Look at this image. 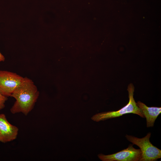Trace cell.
Wrapping results in <instances>:
<instances>
[{"mask_svg":"<svg viewBox=\"0 0 161 161\" xmlns=\"http://www.w3.org/2000/svg\"><path fill=\"white\" fill-rule=\"evenodd\" d=\"M39 94L37 87L32 80L24 77L11 95L16 101L10 109L11 112L13 114L21 112L27 115L33 109Z\"/></svg>","mask_w":161,"mask_h":161,"instance_id":"6da1fadb","label":"cell"},{"mask_svg":"<svg viewBox=\"0 0 161 161\" xmlns=\"http://www.w3.org/2000/svg\"><path fill=\"white\" fill-rule=\"evenodd\" d=\"M127 90L129 100L127 104L117 111L102 112L96 114L91 117L92 120L98 122L120 117L129 113L136 114L142 118H144L141 110L137 106L134 98V87L132 83H131L129 85Z\"/></svg>","mask_w":161,"mask_h":161,"instance_id":"7a4b0ae2","label":"cell"},{"mask_svg":"<svg viewBox=\"0 0 161 161\" xmlns=\"http://www.w3.org/2000/svg\"><path fill=\"white\" fill-rule=\"evenodd\" d=\"M151 134L149 132L142 138L127 134L125 136L129 141L140 148L141 156L139 161H155L161 158V150L154 146L150 141Z\"/></svg>","mask_w":161,"mask_h":161,"instance_id":"3957f363","label":"cell"},{"mask_svg":"<svg viewBox=\"0 0 161 161\" xmlns=\"http://www.w3.org/2000/svg\"><path fill=\"white\" fill-rule=\"evenodd\" d=\"M24 78L16 73L0 70V93L8 97L23 80Z\"/></svg>","mask_w":161,"mask_h":161,"instance_id":"277c9868","label":"cell"},{"mask_svg":"<svg viewBox=\"0 0 161 161\" xmlns=\"http://www.w3.org/2000/svg\"><path fill=\"white\" fill-rule=\"evenodd\" d=\"M133 145L130 144L127 148L112 154H101L97 156L103 161H139L141 156V151L134 148Z\"/></svg>","mask_w":161,"mask_h":161,"instance_id":"5b68a950","label":"cell"},{"mask_svg":"<svg viewBox=\"0 0 161 161\" xmlns=\"http://www.w3.org/2000/svg\"><path fill=\"white\" fill-rule=\"evenodd\" d=\"M18 131V128L10 123L4 114H0V142L6 143L15 140Z\"/></svg>","mask_w":161,"mask_h":161,"instance_id":"8992f818","label":"cell"},{"mask_svg":"<svg viewBox=\"0 0 161 161\" xmlns=\"http://www.w3.org/2000/svg\"><path fill=\"white\" fill-rule=\"evenodd\" d=\"M137 104L146 118L147 127H153L156 120L161 113V108L148 107L140 101H137Z\"/></svg>","mask_w":161,"mask_h":161,"instance_id":"52a82bcc","label":"cell"},{"mask_svg":"<svg viewBox=\"0 0 161 161\" xmlns=\"http://www.w3.org/2000/svg\"><path fill=\"white\" fill-rule=\"evenodd\" d=\"M7 99V97L3 96L0 93V110L4 108L5 103Z\"/></svg>","mask_w":161,"mask_h":161,"instance_id":"ba28073f","label":"cell"},{"mask_svg":"<svg viewBox=\"0 0 161 161\" xmlns=\"http://www.w3.org/2000/svg\"><path fill=\"white\" fill-rule=\"evenodd\" d=\"M4 56L0 52V62H3L5 61Z\"/></svg>","mask_w":161,"mask_h":161,"instance_id":"9c48e42d","label":"cell"},{"mask_svg":"<svg viewBox=\"0 0 161 161\" xmlns=\"http://www.w3.org/2000/svg\"></svg>","mask_w":161,"mask_h":161,"instance_id":"30bf717a","label":"cell"}]
</instances>
